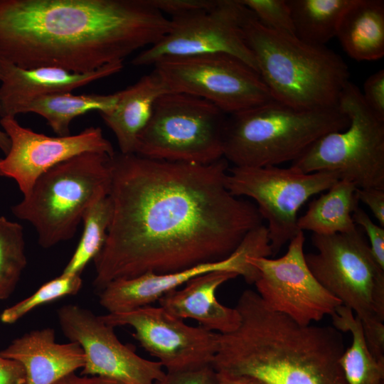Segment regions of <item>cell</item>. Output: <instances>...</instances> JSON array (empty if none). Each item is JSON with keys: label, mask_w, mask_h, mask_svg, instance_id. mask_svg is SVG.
<instances>
[{"label": "cell", "mask_w": 384, "mask_h": 384, "mask_svg": "<svg viewBox=\"0 0 384 384\" xmlns=\"http://www.w3.org/2000/svg\"><path fill=\"white\" fill-rule=\"evenodd\" d=\"M228 161L208 164L114 154L105 242L93 261L94 286L146 273L165 274L231 255L262 225L257 207L225 185Z\"/></svg>", "instance_id": "cell-1"}, {"label": "cell", "mask_w": 384, "mask_h": 384, "mask_svg": "<svg viewBox=\"0 0 384 384\" xmlns=\"http://www.w3.org/2000/svg\"><path fill=\"white\" fill-rule=\"evenodd\" d=\"M169 25L149 0H0V62L90 73L155 44Z\"/></svg>", "instance_id": "cell-2"}, {"label": "cell", "mask_w": 384, "mask_h": 384, "mask_svg": "<svg viewBox=\"0 0 384 384\" xmlns=\"http://www.w3.org/2000/svg\"><path fill=\"white\" fill-rule=\"evenodd\" d=\"M235 308L240 324L233 332L220 334L212 363L216 372L250 375L268 384H347L338 330L301 326L270 310L250 289L241 294Z\"/></svg>", "instance_id": "cell-3"}, {"label": "cell", "mask_w": 384, "mask_h": 384, "mask_svg": "<svg viewBox=\"0 0 384 384\" xmlns=\"http://www.w3.org/2000/svg\"><path fill=\"white\" fill-rule=\"evenodd\" d=\"M244 33L258 73L274 100L299 110L338 107L350 75L339 55L326 46L267 28L252 13Z\"/></svg>", "instance_id": "cell-4"}, {"label": "cell", "mask_w": 384, "mask_h": 384, "mask_svg": "<svg viewBox=\"0 0 384 384\" xmlns=\"http://www.w3.org/2000/svg\"><path fill=\"white\" fill-rule=\"evenodd\" d=\"M348 124L339 107L299 110L272 100L227 116L223 157L235 166H278L296 160L321 137Z\"/></svg>", "instance_id": "cell-5"}, {"label": "cell", "mask_w": 384, "mask_h": 384, "mask_svg": "<svg viewBox=\"0 0 384 384\" xmlns=\"http://www.w3.org/2000/svg\"><path fill=\"white\" fill-rule=\"evenodd\" d=\"M112 157L87 152L53 166L11 206L13 215L33 226L43 248L73 238L88 208L109 195Z\"/></svg>", "instance_id": "cell-6"}, {"label": "cell", "mask_w": 384, "mask_h": 384, "mask_svg": "<svg viewBox=\"0 0 384 384\" xmlns=\"http://www.w3.org/2000/svg\"><path fill=\"white\" fill-rule=\"evenodd\" d=\"M305 261L317 281L361 321L370 352L384 361V269L357 228L311 236Z\"/></svg>", "instance_id": "cell-7"}, {"label": "cell", "mask_w": 384, "mask_h": 384, "mask_svg": "<svg viewBox=\"0 0 384 384\" xmlns=\"http://www.w3.org/2000/svg\"><path fill=\"white\" fill-rule=\"evenodd\" d=\"M338 107L348 116L346 129L329 132L292 162L305 174L333 171L357 188L384 190V121L366 105L351 82L344 87Z\"/></svg>", "instance_id": "cell-8"}, {"label": "cell", "mask_w": 384, "mask_h": 384, "mask_svg": "<svg viewBox=\"0 0 384 384\" xmlns=\"http://www.w3.org/2000/svg\"><path fill=\"white\" fill-rule=\"evenodd\" d=\"M227 114L193 95L169 92L156 102L135 154L169 161L208 164L223 157Z\"/></svg>", "instance_id": "cell-9"}, {"label": "cell", "mask_w": 384, "mask_h": 384, "mask_svg": "<svg viewBox=\"0 0 384 384\" xmlns=\"http://www.w3.org/2000/svg\"><path fill=\"white\" fill-rule=\"evenodd\" d=\"M340 177L333 171L305 174L294 166L229 168L225 185L235 197L246 196L257 204L267 229L272 255L301 231L297 213L312 196L326 191Z\"/></svg>", "instance_id": "cell-10"}, {"label": "cell", "mask_w": 384, "mask_h": 384, "mask_svg": "<svg viewBox=\"0 0 384 384\" xmlns=\"http://www.w3.org/2000/svg\"><path fill=\"white\" fill-rule=\"evenodd\" d=\"M153 66L169 91L203 99L227 115L274 100L260 74L228 54L164 58Z\"/></svg>", "instance_id": "cell-11"}, {"label": "cell", "mask_w": 384, "mask_h": 384, "mask_svg": "<svg viewBox=\"0 0 384 384\" xmlns=\"http://www.w3.org/2000/svg\"><path fill=\"white\" fill-rule=\"evenodd\" d=\"M251 14L241 0H216L210 8L170 18L164 37L142 50L132 63L149 66L164 58L225 53L240 59L258 73L244 33Z\"/></svg>", "instance_id": "cell-12"}, {"label": "cell", "mask_w": 384, "mask_h": 384, "mask_svg": "<svg viewBox=\"0 0 384 384\" xmlns=\"http://www.w3.org/2000/svg\"><path fill=\"white\" fill-rule=\"evenodd\" d=\"M304 240V232L299 231L282 257L248 259L259 272L254 284L265 304L301 326L331 316L343 305L311 272L305 261Z\"/></svg>", "instance_id": "cell-13"}, {"label": "cell", "mask_w": 384, "mask_h": 384, "mask_svg": "<svg viewBox=\"0 0 384 384\" xmlns=\"http://www.w3.org/2000/svg\"><path fill=\"white\" fill-rule=\"evenodd\" d=\"M101 319L112 326H130L140 346L167 370V373L212 366L220 334L201 326L187 325L161 306L146 305L119 313H107Z\"/></svg>", "instance_id": "cell-14"}, {"label": "cell", "mask_w": 384, "mask_h": 384, "mask_svg": "<svg viewBox=\"0 0 384 384\" xmlns=\"http://www.w3.org/2000/svg\"><path fill=\"white\" fill-rule=\"evenodd\" d=\"M57 315L65 336L84 351L82 375L102 376L124 384H155L165 377L159 361L145 359L123 344L114 327L100 316L77 304L61 306Z\"/></svg>", "instance_id": "cell-15"}, {"label": "cell", "mask_w": 384, "mask_h": 384, "mask_svg": "<svg viewBox=\"0 0 384 384\" xmlns=\"http://www.w3.org/2000/svg\"><path fill=\"white\" fill-rule=\"evenodd\" d=\"M272 255L267 227L261 225L250 230L236 250L221 260L206 262L171 273H146L133 278L110 282L100 291L99 303L108 313H119L151 305L167 292L179 288L193 278L216 271L242 276L249 284L259 277L250 257Z\"/></svg>", "instance_id": "cell-16"}, {"label": "cell", "mask_w": 384, "mask_h": 384, "mask_svg": "<svg viewBox=\"0 0 384 384\" xmlns=\"http://www.w3.org/2000/svg\"><path fill=\"white\" fill-rule=\"evenodd\" d=\"M0 124L11 141L8 153L0 158V176L14 179L23 197L43 174L63 161L87 152L115 154L100 127L49 137L22 127L16 117L1 118Z\"/></svg>", "instance_id": "cell-17"}, {"label": "cell", "mask_w": 384, "mask_h": 384, "mask_svg": "<svg viewBox=\"0 0 384 384\" xmlns=\"http://www.w3.org/2000/svg\"><path fill=\"white\" fill-rule=\"evenodd\" d=\"M122 68L123 63H117L92 72L77 73L55 67L26 69L0 62V117H16L24 104L37 97L70 92Z\"/></svg>", "instance_id": "cell-18"}, {"label": "cell", "mask_w": 384, "mask_h": 384, "mask_svg": "<svg viewBox=\"0 0 384 384\" xmlns=\"http://www.w3.org/2000/svg\"><path fill=\"white\" fill-rule=\"evenodd\" d=\"M0 356L24 368L26 384H53L82 368L85 353L79 343H58L52 328L32 330L14 339Z\"/></svg>", "instance_id": "cell-19"}, {"label": "cell", "mask_w": 384, "mask_h": 384, "mask_svg": "<svg viewBox=\"0 0 384 384\" xmlns=\"http://www.w3.org/2000/svg\"><path fill=\"white\" fill-rule=\"evenodd\" d=\"M238 275L216 271L193 278L181 289L170 291L159 300V306L181 319L196 320L202 327L219 334L236 330L241 318L237 309L220 304L216 292L225 282Z\"/></svg>", "instance_id": "cell-20"}, {"label": "cell", "mask_w": 384, "mask_h": 384, "mask_svg": "<svg viewBox=\"0 0 384 384\" xmlns=\"http://www.w3.org/2000/svg\"><path fill=\"white\" fill-rule=\"evenodd\" d=\"M171 92L156 70L119 91L114 109L100 114L112 131L121 154H135L139 134L148 124L157 100Z\"/></svg>", "instance_id": "cell-21"}, {"label": "cell", "mask_w": 384, "mask_h": 384, "mask_svg": "<svg viewBox=\"0 0 384 384\" xmlns=\"http://www.w3.org/2000/svg\"><path fill=\"white\" fill-rule=\"evenodd\" d=\"M336 36L344 51L358 61L384 55V1L352 0L339 21Z\"/></svg>", "instance_id": "cell-22"}, {"label": "cell", "mask_w": 384, "mask_h": 384, "mask_svg": "<svg viewBox=\"0 0 384 384\" xmlns=\"http://www.w3.org/2000/svg\"><path fill=\"white\" fill-rule=\"evenodd\" d=\"M356 188L351 181L338 180L326 193L309 204L306 212L297 219L299 230H309L317 235L355 231L357 227L352 214L358 207Z\"/></svg>", "instance_id": "cell-23"}, {"label": "cell", "mask_w": 384, "mask_h": 384, "mask_svg": "<svg viewBox=\"0 0 384 384\" xmlns=\"http://www.w3.org/2000/svg\"><path fill=\"white\" fill-rule=\"evenodd\" d=\"M119 97V92L109 94L55 92L37 97L24 104L19 114L33 112L42 116L58 136L70 135V124L77 117L90 111L100 114L112 111Z\"/></svg>", "instance_id": "cell-24"}, {"label": "cell", "mask_w": 384, "mask_h": 384, "mask_svg": "<svg viewBox=\"0 0 384 384\" xmlns=\"http://www.w3.org/2000/svg\"><path fill=\"white\" fill-rule=\"evenodd\" d=\"M334 328L349 331L352 343L343 353L340 364L347 384H381L384 382V361L370 352L361 321L348 307L341 305L331 315Z\"/></svg>", "instance_id": "cell-25"}, {"label": "cell", "mask_w": 384, "mask_h": 384, "mask_svg": "<svg viewBox=\"0 0 384 384\" xmlns=\"http://www.w3.org/2000/svg\"><path fill=\"white\" fill-rule=\"evenodd\" d=\"M352 0H287L294 35L314 45L336 36L341 18Z\"/></svg>", "instance_id": "cell-26"}, {"label": "cell", "mask_w": 384, "mask_h": 384, "mask_svg": "<svg viewBox=\"0 0 384 384\" xmlns=\"http://www.w3.org/2000/svg\"><path fill=\"white\" fill-rule=\"evenodd\" d=\"M112 213V206L109 195L88 208L82 220L84 229L81 238L62 274L80 275L87 263L97 255L105 242Z\"/></svg>", "instance_id": "cell-27"}, {"label": "cell", "mask_w": 384, "mask_h": 384, "mask_svg": "<svg viewBox=\"0 0 384 384\" xmlns=\"http://www.w3.org/2000/svg\"><path fill=\"white\" fill-rule=\"evenodd\" d=\"M26 265L23 227L0 216V301L14 292Z\"/></svg>", "instance_id": "cell-28"}, {"label": "cell", "mask_w": 384, "mask_h": 384, "mask_svg": "<svg viewBox=\"0 0 384 384\" xmlns=\"http://www.w3.org/2000/svg\"><path fill=\"white\" fill-rule=\"evenodd\" d=\"M80 275L60 276L46 282L28 297L5 309L0 314L2 323L11 324L35 308L61 297L76 294L81 289Z\"/></svg>", "instance_id": "cell-29"}, {"label": "cell", "mask_w": 384, "mask_h": 384, "mask_svg": "<svg viewBox=\"0 0 384 384\" xmlns=\"http://www.w3.org/2000/svg\"><path fill=\"white\" fill-rule=\"evenodd\" d=\"M265 27L294 35L287 0H241Z\"/></svg>", "instance_id": "cell-30"}, {"label": "cell", "mask_w": 384, "mask_h": 384, "mask_svg": "<svg viewBox=\"0 0 384 384\" xmlns=\"http://www.w3.org/2000/svg\"><path fill=\"white\" fill-rule=\"evenodd\" d=\"M356 225L363 227L369 238L370 250L379 265L384 269V228L373 222L368 215L359 207L352 214Z\"/></svg>", "instance_id": "cell-31"}, {"label": "cell", "mask_w": 384, "mask_h": 384, "mask_svg": "<svg viewBox=\"0 0 384 384\" xmlns=\"http://www.w3.org/2000/svg\"><path fill=\"white\" fill-rule=\"evenodd\" d=\"M363 98L373 114L384 121V70L370 75L363 85Z\"/></svg>", "instance_id": "cell-32"}, {"label": "cell", "mask_w": 384, "mask_h": 384, "mask_svg": "<svg viewBox=\"0 0 384 384\" xmlns=\"http://www.w3.org/2000/svg\"><path fill=\"white\" fill-rule=\"evenodd\" d=\"M155 384H216V371L212 366L200 368L166 373L165 377Z\"/></svg>", "instance_id": "cell-33"}, {"label": "cell", "mask_w": 384, "mask_h": 384, "mask_svg": "<svg viewBox=\"0 0 384 384\" xmlns=\"http://www.w3.org/2000/svg\"><path fill=\"white\" fill-rule=\"evenodd\" d=\"M151 6L170 18L212 6L216 0H149Z\"/></svg>", "instance_id": "cell-34"}, {"label": "cell", "mask_w": 384, "mask_h": 384, "mask_svg": "<svg viewBox=\"0 0 384 384\" xmlns=\"http://www.w3.org/2000/svg\"><path fill=\"white\" fill-rule=\"evenodd\" d=\"M356 195L358 201L363 203L370 208L380 225L384 227V190L357 188Z\"/></svg>", "instance_id": "cell-35"}, {"label": "cell", "mask_w": 384, "mask_h": 384, "mask_svg": "<svg viewBox=\"0 0 384 384\" xmlns=\"http://www.w3.org/2000/svg\"><path fill=\"white\" fill-rule=\"evenodd\" d=\"M0 384H26L22 365L16 361L0 356Z\"/></svg>", "instance_id": "cell-36"}, {"label": "cell", "mask_w": 384, "mask_h": 384, "mask_svg": "<svg viewBox=\"0 0 384 384\" xmlns=\"http://www.w3.org/2000/svg\"><path fill=\"white\" fill-rule=\"evenodd\" d=\"M53 384H124L118 380L102 377L78 375L75 373H70Z\"/></svg>", "instance_id": "cell-37"}, {"label": "cell", "mask_w": 384, "mask_h": 384, "mask_svg": "<svg viewBox=\"0 0 384 384\" xmlns=\"http://www.w3.org/2000/svg\"><path fill=\"white\" fill-rule=\"evenodd\" d=\"M216 384H268L253 376L216 372Z\"/></svg>", "instance_id": "cell-38"}, {"label": "cell", "mask_w": 384, "mask_h": 384, "mask_svg": "<svg viewBox=\"0 0 384 384\" xmlns=\"http://www.w3.org/2000/svg\"><path fill=\"white\" fill-rule=\"evenodd\" d=\"M11 146V141L6 132L0 129V150L6 155Z\"/></svg>", "instance_id": "cell-39"}, {"label": "cell", "mask_w": 384, "mask_h": 384, "mask_svg": "<svg viewBox=\"0 0 384 384\" xmlns=\"http://www.w3.org/2000/svg\"><path fill=\"white\" fill-rule=\"evenodd\" d=\"M381 384H384V382H383V383H382Z\"/></svg>", "instance_id": "cell-40"}]
</instances>
